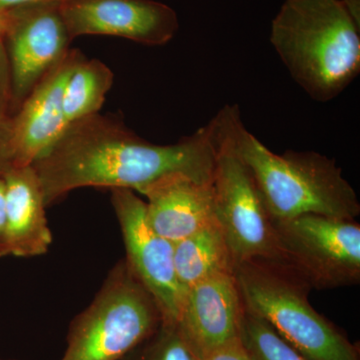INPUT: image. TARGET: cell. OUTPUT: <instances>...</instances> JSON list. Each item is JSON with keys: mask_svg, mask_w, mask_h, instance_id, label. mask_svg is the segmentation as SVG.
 <instances>
[{"mask_svg": "<svg viewBox=\"0 0 360 360\" xmlns=\"http://www.w3.org/2000/svg\"><path fill=\"white\" fill-rule=\"evenodd\" d=\"M217 132L214 116L194 134L160 146L134 134L122 120L96 113L68 124L32 167L46 206L84 187L139 191L175 172L212 180Z\"/></svg>", "mask_w": 360, "mask_h": 360, "instance_id": "obj_1", "label": "cell"}, {"mask_svg": "<svg viewBox=\"0 0 360 360\" xmlns=\"http://www.w3.org/2000/svg\"><path fill=\"white\" fill-rule=\"evenodd\" d=\"M232 146L255 181L272 220L319 214L356 219L360 203L335 160L315 151L276 155L250 134L238 105L227 104Z\"/></svg>", "mask_w": 360, "mask_h": 360, "instance_id": "obj_2", "label": "cell"}, {"mask_svg": "<svg viewBox=\"0 0 360 360\" xmlns=\"http://www.w3.org/2000/svg\"><path fill=\"white\" fill-rule=\"evenodd\" d=\"M270 42L296 84L319 103L359 75L360 25L342 0H284Z\"/></svg>", "mask_w": 360, "mask_h": 360, "instance_id": "obj_3", "label": "cell"}, {"mask_svg": "<svg viewBox=\"0 0 360 360\" xmlns=\"http://www.w3.org/2000/svg\"><path fill=\"white\" fill-rule=\"evenodd\" d=\"M243 307L264 319L307 360H360L359 347L311 307V288L283 265L234 267Z\"/></svg>", "mask_w": 360, "mask_h": 360, "instance_id": "obj_4", "label": "cell"}, {"mask_svg": "<svg viewBox=\"0 0 360 360\" xmlns=\"http://www.w3.org/2000/svg\"><path fill=\"white\" fill-rule=\"evenodd\" d=\"M161 322L155 298L120 260L94 300L71 322L60 360H120L150 338Z\"/></svg>", "mask_w": 360, "mask_h": 360, "instance_id": "obj_5", "label": "cell"}, {"mask_svg": "<svg viewBox=\"0 0 360 360\" xmlns=\"http://www.w3.org/2000/svg\"><path fill=\"white\" fill-rule=\"evenodd\" d=\"M215 116L219 124L212 179L215 217L234 264L266 262L281 264L274 220L248 167L232 146L226 106Z\"/></svg>", "mask_w": 360, "mask_h": 360, "instance_id": "obj_6", "label": "cell"}, {"mask_svg": "<svg viewBox=\"0 0 360 360\" xmlns=\"http://www.w3.org/2000/svg\"><path fill=\"white\" fill-rule=\"evenodd\" d=\"M281 264L310 288L360 283V225L356 219L304 214L274 220Z\"/></svg>", "mask_w": 360, "mask_h": 360, "instance_id": "obj_7", "label": "cell"}, {"mask_svg": "<svg viewBox=\"0 0 360 360\" xmlns=\"http://www.w3.org/2000/svg\"><path fill=\"white\" fill-rule=\"evenodd\" d=\"M111 203L129 269L155 298L163 322L177 323L184 292L174 266V243L156 233L146 219V203L127 188L111 189Z\"/></svg>", "mask_w": 360, "mask_h": 360, "instance_id": "obj_8", "label": "cell"}, {"mask_svg": "<svg viewBox=\"0 0 360 360\" xmlns=\"http://www.w3.org/2000/svg\"><path fill=\"white\" fill-rule=\"evenodd\" d=\"M8 11L4 41L11 70V104L18 111L40 80L65 58L72 39L60 4H32Z\"/></svg>", "mask_w": 360, "mask_h": 360, "instance_id": "obj_9", "label": "cell"}, {"mask_svg": "<svg viewBox=\"0 0 360 360\" xmlns=\"http://www.w3.org/2000/svg\"><path fill=\"white\" fill-rule=\"evenodd\" d=\"M60 11L72 40L110 35L158 46L174 39L179 28L174 9L155 0H68Z\"/></svg>", "mask_w": 360, "mask_h": 360, "instance_id": "obj_10", "label": "cell"}, {"mask_svg": "<svg viewBox=\"0 0 360 360\" xmlns=\"http://www.w3.org/2000/svg\"><path fill=\"white\" fill-rule=\"evenodd\" d=\"M243 311L234 271L215 274L187 288L177 328L198 357L238 340Z\"/></svg>", "mask_w": 360, "mask_h": 360, "instance_id": "obj_11", "label": "cell"}, {"mask_svg": "<svg viewBox=\"0 0 360 360\" xmlns=\"http://www.w3.org/2000/svg\"><path fill=\"white\" fill-rule=\"evenodd\" d=\"M82 58V52L70 49L65 58L40 80L16 111L13 117L11 167L32 165L65 129V84L73 68Z\"/></svg>", "mask_w": 360, "mask_h": 360, "instance_id": "obj_12", "label": "cell"}, {"mask_svg": "<svg viewBox=\"0 0 360 360\" xmlns=\"http://www.w3.org/2000/svg\"><path fill=\"white\" fill-rule=\"evenodd\" d=\"M146 219L160 236L177 243L217 220L212 180L175 172L141 187Z\"/></svg>", "mask_w": 360, "mask_h": 360, "instance_id": "obj_13", "label": "cell"}, {"mask_svg": "<svg viewBox=\"0 0 360 360\" xmlns=\"http://www.w3.org/2000/svg\"><path fill=\"white\" fill-rule=\"evenodd\" d=\"M6 182L7 236L9 252L16 257L44 255L52 243L44 191L34 168L9 167L2 172Z\"/></svg>", "mask_w": 360, "mask_h": 360, "instance_id": "obj_14", "label": "cell"}, {"mask_svg": "<svg viewBox=\"0 0 360 360\" xmlns=\"http://www.w3.org/2000/svg\"><path fill=\"white\" fill-rule=\"evenodd\" d=\"M174 266L184 290L207 277L234 271L236 264L217 220L174 243Z\"/></svg>", "mask_w": 360, "mask_h": 360, "instance_id": "obj_15", "label": "cell"}, {"mask_svg": "<svg viewBox=\"0 0 360 360\" xmlns=\"http://www.w3.org/2000/svg\"><path fill=\"white\" fill-rule=\"evenodd\" d=\"M115 82L112 70L99 59L82 58L73 68L65 89L63 112L66 127L96 115Z\"/></svg>", "mask_w": 360, "mask_h": 360, "instance_id": "obj_16", "label": "cell"}, {"mask_svg": "<svg viewBox=\"0 0 360 360\" xmlns=\"http://www.w3.org/2000/svg\"><path fill=\"white\" fill-rule=\"evenodd\" d=\"M239 340L252 360H307L264 319L243 307Z\"/></svg>", "mask_w": 360, "mask_h": 360, "instance_id": "obj_17", "label": "cell"}, {"mask_svg": "<svg viewBox=\"0 0 360 360\" xmlns=\"http://www.w3.org/2000/svg\"><path fill=\"white\" fill-rule=\"evenodd\" d=\"M120 360H195L176 323L161 322L160 328Z\"/></svg>", "mask_w": 360, "mask_h": 360, "instance_id": "obj_18", "label": "cell"}, {"mask_svg": "<svg viewBox=\"0 0 360 360\" xmlns=\"http://www.w3.org/2000/svg\"><path fill=\"white\" fill-rule=\"evenodd\" d=\"M13 117L0 112V174L11 165L13 161Z\"/></svg>", "mask_w": 360, "mask_h": 360, "instance_id": "obj_19", "label": "cell"}, {"mask_svg": "<svg viewBox=\"0 0 360 360\" xmlns=\"http://www.w3.org/2000/svg\"><path fill=\"white\" fill-rule=\"evenodd\" d=\"M194 359L195 360H252L239 338Z\"/></svg>", "mask_w": 360, "mask_h": 360, "instance_id": "obj_20", "label": "cell"}, {"mask_svg": "<svg viewBox=\"0 0 360 360\" xmlns=\"http://www.w3.org/2000/svg\"><path fill=\"white\" fill-rule=\"evenodd\" d=\"M11 101V70L4 39L0 40V112L6 113Z\"/></svg>", "mask_w": 360, "mask_h": 360, "instance_id": "obj_21", "label": "cell"}, {"mask_svg": "<svg viewBox=\"0 0 360 360\" xmlns=\"http://www.w3.org/2000/svg\"><path fill=\"white\" fill-rule=\"evenodd\" d=\"M11 255L8 236H7V217L6 201V182L0 175V258Z\"/></svg>", "mask_w": 360, "mask_h": 360, "instance_id": "obj_22", "label": "cell"}, {"mask_svg": "<svg viewBox=\"0 0 360 360\" xmlns=\"http://www.w3.org/2000/svg\"><path fill=\"white\" fill-rule=\"evenodd\" d=\"M68 0H0V11H6L18 7L40 4H63Z\"/></svg>", "mask_w": 360, "mask_h": 360, "instance_id": "obj_23", "label": "cell"}, {"mask_svg": "<svg viewBox=\"0 0 360 360\" xmlns=\"http://www.w3.org/2000/svg\"><path fill=\"white\" fill-rule=\"evenodd\" d=\"M342 2L350 16L360 25V0H342Z\"/></svg>", "mask_w": 360, "mask_h": 360, "instance_id": "obj_24", "label": "cell"}, {"mask_svg": "<svg viewBox=\"0 0 360 360\" xmlns=\"http://www.w3.org/2000/svg\"><path fill=\"white\" fill-rule=\"evenodd\" d=\"M9 25V11H0V40L4 39Z\"/></svg>", "mask_w": 360, "mask_h": 360, "instance_id": "obj_25", "label": "cell"}, {"mask_svg": "<svg viewBox=\"0 0 360 360\" xmlns=\"http://www.w3.org/2000/svg\"><path fill=\"white\" fill-rule=\"evenodd\" d=\"M0 360H16V359H0Z\"/></svg>", "mask_w": 360, "mask_h": 360, "instance_id": "obj_26", "label": "cell"}]
</instances>
